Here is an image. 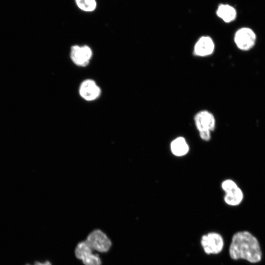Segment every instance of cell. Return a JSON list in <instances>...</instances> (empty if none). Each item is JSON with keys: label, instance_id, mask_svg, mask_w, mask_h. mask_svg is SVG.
<instances>
[{"label": "cell", "instance_id": "cell-8", "mask_svg": "<svg viewBox=\"0 0 265 265\" xmlns=\"http://www.w3.org/2000/svg\"><path fill=\"white\" fill-rule=\"evenodd\" d=\"M214 50V43L208 36L199 38L196 42L193 50L194 54L198 56H207L212 54Z\"/></svg>", "mask_w": 265, "mask_h": 265}, {"label": "cell", "instance_id": "cell-11", "mask_svg": "<svg viewBox=\"0 0 265 265\" xmlns=\"http://www.w3.org/2000/svg\"><path fill=\"white\" fill-rule=\"evenodd\" d=\"M244 193L239 186L225 193L224 202L230 206L239 205L243 201Z\"/></svg>", "mask_w": 265, "mask_h": 265}, {"label": "cell", "instance_id": "cell-12", "mask_svg": "<svg viewBox=\"0 0 265 265\" xmlns=\"http://www.w3.org/2000/svg\"><path fill=\"white\" fill-rule=\"evenodd\" d=\"M217 15L226 23L234 21L237 17L236 9L229 4H220L216 11Z\"/></svg>", "mask_w": 265, "mask_h": 265}, {"label": "cell", "instance_id": "cell-4", "mask_svg": "<svg viewBox=\"0 0 265 265\" xmlns=\"http://www.w3.org/2000/svg\"><path fill=\"white\" fill-rule=\"evenodd\" d=\"M93 250L85 241L80 242L76 247V257L81 260L84 265H101L102 261L97 254H94Z\"/></svg>", "mask_w": 265, "mask_h": 265}, {"label": "cell", "instance_id": "cell-17", "mask_svg": "<svg viewBox=\"0 0 265 265\" xmlns=\"http://www.w3.org/2000/svg\"><path fill=\"white\" fill-rule=\"evenodd\" d=\"M29 265V264H27V265Z\"/></svg>", "mask_w": 265, "mask_h": 265}, {"label": "cell", "instance_id": "cell-1", "mask_svg": "<svg viewBox=\"0 0 265 265\" xmlns=\"http://www.w3.org/2000/svg\"><path fill=\"white\" fill-rule=\"evenodd\" d=\"M229 254L233 260L244 259L251 263L259 262L262 257L258 239L246 231L238 232L233 235Z\"/></svg>", "mask_w": 265, "mask_h": 265}, {"label": "cell", "instance_id": "cell-14", "mask_svg": "<svg viewBox=\"0 0 265 265\" xmlns=\"http://www.w3.org/2000/svg\"><path fill=\"white\" fill-rule=\"evenodd\" d=\"M238 186L237 183L231 179H227L224 180L221 185V188L224 193H226Z\"/></svg>", "mask_w": 265, "mask_h": 265}, {"label": "cell", "instance_id": "cell-16", "mask_svg": "<svg viewBox=\"0 0 265 265\" xmlns=\"http://www.w3.org/2000/svg\"><path fill=\"white\" fill-rule=\"evenodd\" d=\"M33 265H52V264L49 261H45L44 263H41L39 262H35Z\"/></svg>", "mask_w": 265, "mask_h": 265}, {"label": "cell", "instance_id": "cell-5", "mask_svg": "<svg viewBox=\"0 0 265 265\" xmlns=\"http://www.w3.org/2000/svg\"><path fill=\"white\" fill-rule=\"evenodd\" d=\"M201 244L206 254H216L219 253L223 249L224 241L220 234L212 232L203 235Z\"/></svg>", "mask_w": 265, "mask_h": 265}, {"label": "cell", "instance_id": "cell-2", "mask_svg": "<svg viewBox=\"0 0 265 265\" xmlns=\"http://www.w3.org/2000/svg\"><path fill=\"white\" fill-rule=\"evenodd\" d=\"M234 40L239 50L248 51L255 46L257 36L252 29L243 27L237 30L234 35Z\"/></svg>", "mask_w": 265, "mask_h": 265}, {"label": "cell", "instance_id": "cell-13", "mask_svg": "<svg viewBox=\"0 0 265 265\" xmlns=\"http://www.w3.org/2000/svg\"><path fill=\"white\" fill-rule=\"evenodd\" d=\"M78 6L81 10L90 12L95 10L96 7L95 0H75Z\"/></svg>", "mask_w": 265, "mask_h": 265}, {"label": "cell", "instance_id": "cell-9", "mask_svg": "<svg viewBox=\"0 0 265 265\" xmlns=\"http://www.w3.org/2000/svg\"><path fill=\"white\" fill-rule=\"evenodd\" d=\"M101 90L94 81L87 80L82 82L80 88V94L85 100L92 101L100 95Z\"/></svg>", "mask_w": 265, "mask_h": 265}, {"label": "cell", "instance_id": "cell-10", "mask_svg": "<svg viewBox=\"0 0 265 265\" xmlns=\"http://www.w3.org/2000/svg\"><path fill=\"white\" fill-rule=\"evenodd\" d=\"M170 148L172 154L178 157L186 156L189 151V145L183 136H178L174 139L170 143Z\"/></svg>", "mask_w": 265, "mask_h": 265}, {"label": "cell", "instance_id": "cell-15", "mask_svg": "<svg viewBox=\"0 0 265 265\" xmlns=\"http://www.w3.org/2000/svg\"><path fill=\"white\" fill-rule=\"evenodd\" d=\"M200 137L205 141H209L211 138V132L209 131H203L198 132Z\"/></svg>", "mask_w": 265, "mask_h": 265}, {"label": "cell", "instance_id": "cell-7", "mask_svg": "<svg viewBox=\"0 0 265 265\" xmlns=\"http://www.w3.org/2000/svg\"><path fill=\"white\" fill-rule=\"evenodd\" d=\"M92 53L91 50L87 46L75 45L71 48V58L76 65L85 66L89 63Z\"/></svg>", "mask_w": 265, "mask_h": 265}, {"label": "cell", "instance_id": "cell-6", "mask_svg": "<svg viewBox=\"0 0 265 265\" xmlns=\"http://www.w3.org/2000/svg\"><path fill=\"white\" fill-rule=\"evenodd\" d=\"M194 121L198 132L209 131L212 132L215 128V119L213 115L206 110L198 112L194 117Z\"/></svg>", "mask_w": 265, "mask_h": 265}, {"label": "cell", "instance_id": "cell-3", "mask_svg": "<svg viewBox=\"0 0 265 265\" xmlns=\"http://www.w3.org/2000/svg\"><path fill=\"white\" fill-rule=\"evenodd\" d=\"M94 251L100 253L107 252L111 246V241L103 231L97 229L92 231L85 240Z\"/></svg>", "mask_w": 265, "mask_h": 265}]
</instances>
